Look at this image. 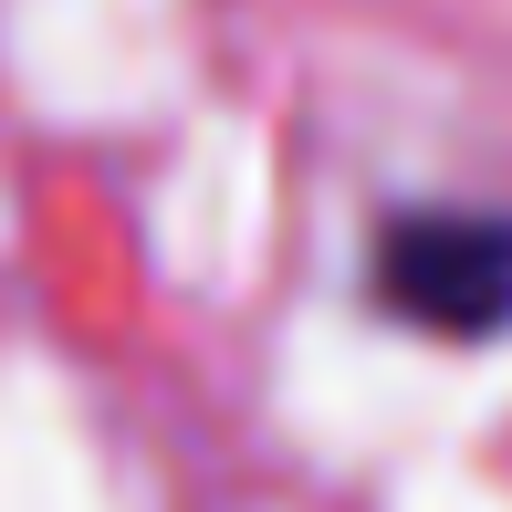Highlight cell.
<instances>
[{
	"label": "cell",
	"instance_id": "obj_1",
	"mask_svg": "<svg viewBox=\"0 0 512 512\" xmlns=\"http://www.w3.org/2000/svg\"><path fill=\"white\" fill-rule=\"evenodd\" d=\"M377 304L408 335L502 345L512 335V209H398L377 241Z\"/></svg>",
	"mask_w": 512,
	"mask_h": 512
}]
</instances>
